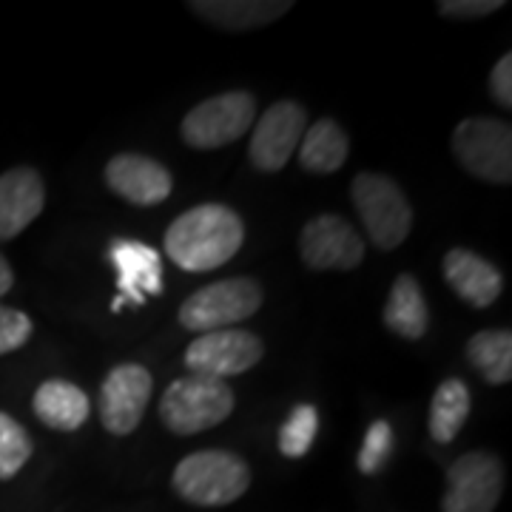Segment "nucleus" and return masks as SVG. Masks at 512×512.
Returning <instances> with one entry per match:
<instances>
[{"instance_id": "nucleus-1", "label": "nucleus", "mask_w": 512, "mask_h": 512, "mask_svg": "<svg viewBox=\"0 0 512 512\" xmlns=\"http://www.w3.org/2000/svg\"><path fill=\"white\" fill-rule=\"evenodd\" d=\"M245 242V222L234 208L205 202L168 225L165 254L188 274H205L239 254Z\"/></svg>"}, {"instance_id": "nucleus-2", "label": "nucleus", "mask_w": 512, "mask_h": 512, "mask_svg": "<svg viewBox=\"0 0 512 512\" xmlns=\"http://www.w3.org/2000/svg\"><path fill=\"white\" fill-rule=\"evenodd\" d=\"M171 487L194 507H228L248 493L251 467L231 450H200L174 467Z\"/></svg>"}, {"instance_id": "nucleus-3", "label": "nucleus", "mask_w": 512, "mask_h": 512, "mask_svg": "<svg viewBox=\"0 0 512 512\" xmlns=\"http://www.w3.org/2000/svg\"><path fill=\"white\" fill-rule=\"evenodd\" d=\"M237 396L228 382L205 376H180L165 387L160 399V421L174 436H197L217 427L234 413Z\"/></svg>"}, {"instance_id": "nucleus-4", "label": "nucleus", "mask_w": 512, "mask_h": 512, "mask_svg": "<svg viewBox=\"0 0 512 512\" xmlns=\"http://www.w3.org/2000/svg\"><path fill=\"white\" fill-rule=\"evenodd\" d=\"M350 200L359 220L365 222L367 239L379 251H393L410 237L413 208L396 180L384 174H373V171H362L350 183Z\"/></svg>"}, {"instance_id": "nucleus-5", "label": "nucleus", "mask_w": 512, "mask_h": 512, "mask_svg": "<svg viewBox=\"0 0 512 512\" xmlns=\"http://www.w3.org/2000/svg\"><path fill=\"white\" fill-rule=\"evenodd\" d=\"M262 299H265V291L256 279H248V276L222 279L191 293L180 305L177 319L185 330H194V333L234 328L262 308Z\"/></svg>"}, {"instance_id": "nucleus-6", "label": "nucleus", "mask_w": 512, "mask_h": 512, "mask_svg": "<svg viewBox=\"0 0 512 512\" xmlns=\"http://www.w3.org/2000/svg\"><path fill=\"white\" fill-rule=\"evenodd\" d=\"M453 154L473 177L490 185L512 183V128L495 117H467L453 131Z\"/></svg>"}, {"instance_id": "nucleus-7", "label": "nucleus", "mask_w": 512, "mask_h": 512, "mask_svg": "<svg viewBox=\"0 0 512 512\" xmlns=\"http://www.w3.org/2000/svg\"><path fill=\"white\" fill-rule=\"evenodd\" d=\"M256 117V100L248 92H225L197 103L183 117V143L197 151H214V148L237 143L245 137Z\"/></svg>"}, {"instance_id": "nucleus-8", "label": "nucleus", "mask_w": 512, "mask_h": 512, "mask_svg": "<svg viewBox=\"0 0 512 512\" xmlns=\"http://www.w3.org/2000/svg\"><path fill=\"white\" fill-rule=\"evenodd\" d=\"M262 356H265V345L256 333L225 328L200 333L185 350V367L191 370V376L228 382L231 376H242L259 365Z\"/></svg>"}, {"instance_id": "nucleus-9", "label": "nucleus", "mask_w": 512, "mask_h": 512, "mask_svg": "<svg viewBox=\"0 0 512 512\" xmlns=\"http://www.w3.org/2000/svg\"><path fill=\"white\" fill-rule=\"evenodd\" d=\"M504 493V464L484 450L458 456L447 467L441 512H495Z\"/></svg>"}, {"instance_id": "nucleus-10", "label": "nucleus", "mask_w": 512, "mask_h": 512, "mask_svg": "<svg viewBox=\"0 0 512 512\" xmlns=\"http://www.w3.org/2000/svg\"><path fill=\"white\" fill-rule=\"evenodd\" d=\"M299 254L311 271H353L365 262V239L345 217L319 214L305 222Z\"/></svg>"}, {"instance_id": "nucleus-11", "label": "nucleus", "mask_w": 512, "mask_h": 512, "mask_svg": "<svg viewBox=\"0 0 512 512\" xmlns=\"http://www.w3.org/2000/svg\"><path fill=\"white\" fill-rule=\"evenodd\" d=\"M154 393V376L143 365L123 362L111 367L100 387V421L111 436H131L146 416Z\"/></svg>"}, {"instance_id": "nucleus-12", "label": "nucleus", "mask_w": 512, "mask_h": 512, "mask_svg": "<svg viewBox=\"0 0 512 512\" xmlns=\"http://www.w3.org/2000/svg\"><path fill=\"white\" fill-rule=\"evenodd\" d=\"M305 128H308V111L302 109L296 100L274 103L254 123L251 146H248L251 163L265 174L282 171L285 165L291 163L293 151L299 148Z\"/></svg>"}, {"instance_id": "nucleus-13", "label": "nucleus", "mask_w": 512, "mask_h": 512, "mask_svg": "<svg viewBox=\"0 0 512 512\" xmlns=\"http://www.w3.org/2000/svg\"><path fill=\"white\" fill-rule=\"evenodd\" d=\"M109 259L120 288V296L111 302V311H123V302L143 305L146 299L163 293V259L157 248L140 239H114Z\"/></svg>"}, {"instance_id": "nucleus-14", "label": "nucleus", "mask_w": 512, "mask_h": 512, "mask_svg": "<svg viewBox=\"0 0 512 512\" xmlns=\"http://www.w3.org/2000/svg\"><path fill=\"white\" fill-rule=\"evenodd\" d=\"M103 174L111 191L137 208L160 205L174 191L171 171L163 163L151 160L146 154H134V151L114 154Z\"/></svg>"}, {"instance_id": "nucleus-15", "label": "nucleus", "mask_w": 512, "mask_h": 512, "mask_svg": "<svg viewBox=\"0 0 512 512\" xmlns=\"http://www.w3.org/2000/svg\"><path fill=\"white\" fill-rule=\"evenodd\" d=\"M46 208L43 177L29 165L0 174V242L20 237Z\"/></svg>"}, {"instance_id": "nucleus-16", "label": "nucleus", "mask_w": 512, "mask_h": 512, "mask_svg": "<svg viewBox=\"0 0 512 512\" xmlns=\"http://www.w3.org/2000/svg\"><path fill=\"white\" fill-rule=\"evenodd\" d=\"M441 271H444L450 291L456 293L461 302H467L470 308H478V311L490 308L504 291V274L490 259L478 256L476 251H467V248L447 251L444 262H441Z\"/></svg>"}, {"instance_id": "nucleus-17", "label": "nucleus", "mask_w": 512, "mask_h": 512, "mask_svg": "<svg viewBox=\"0 0 512 512\" xmlns=\"http://www.w3.org/2000/svg\"><path fill=\"white\" fill-rule=\"evenodd\" d=\"M188 9L225 32H251L285 18L293 3L291 0H191Z\"/></svg>"}, {"instance_id": "nucleus-18", "label": "nucleus", "mask_w": 512, "mask_h": 512, "mask_svg": "<svg viewBox=\"0 0 512 512\" xmlns=\"http://www.w3.org/2000/svg\"><path fill=\"white\" fill-rule=\"evenodd\" d=\"M35 416L57 433H74L89 419V396L66 379H49L35 390Z\"/></svg>"}, {"instance_id": "nucleus-19", "label": "nucleus", "mask_w": 512, "mask_h": 512, "mask_svg": "<svg viewBox=\"0 0 512 512\" xmlns=\"http://www.w3.org/2000/svg\"><path fill=\"white\" fill-rule=\"evenodd\" d=\"M387 330H393L396 336L416 342L430 328V308L427 299L421 293V285L410 274L396 276L390 296L384 302L382 313Z\"/></svg>"}, {"instance_id": "nucleus-20", "label": "nucleus", "mask_w": 512, "mask_h": 512, "mask_svg": "<svg viewBox=\"0 0 512 512\" xmlns=\"http://www.w3.org/2000/svg\"><path fill=\"white\" fill-rule=\"evenodd\" d=\"M350 140L336 120H319L299 140V165L311 174H333L348 163Z\"/></svg>"}, {"instance_id": "nucleus-21", "label": "nucleus", "mask_w": 512, "mask_h": 512, "mask_svg": "<svg viewBox=\"0 0 512 512\" xmlns=\"http://www.w3.org/2000/svg\"><path fill=\"white\" fill-rule=\"evenodd\" d=\"M470 407H473V396H470V387L461 382V379H444L436 387L433 399H430V436L439 444H450L461 433L464 421L470 416Z\"/></svg>"}, {"instance_id": "nucleus-22", "label": "nucleus", "mask_w": 512, "mask_h": 512, "mask_svg": "<svg viewBox=\"0 0 512 512\" xmlns=\"http://www.w3.org/2000/svg\"><path fill=\"white\" fill-rule=\"evenodd\" d=\"M467 362L476 367L487 384H507L512 379L510 330H478L467 342Z\"/></svg>"}, {"instance_id": "nucleus-23", "label": "nucleus", "mask_w": 512, "mask_h": 512, "mask_svg": "<svg viewBox=\"0 0 512 512\" xmlns=\"http://www.w3.org/2000/svg\"><path fill=\"white\" fill-rule=\"evenodd\" d=\"M32 436L18 419L0 413V481H12L32 458Z\"/></svg>"}, {"instance_id": "nucleus-24", "label": "nucleus", "mask_w": 512, "mask_h": 512, "mask_svg": "<svg viewBox=\"0 0 512 512\" xmlns=\"http://www.w3.org/2000/svg\"><path fill=\"white\" fill-rule=\"evenodd\" d=\"M319 433V413L313 404H296L279 430V453L285 458H302L311 453Z\"/></svg>"}, {"instance_id": "nucleus-25", "label": "nucleus", "mask_w": 512, "mask_h": 512, "mask_svg": "<svg viewBox=\"0 0 512 512\" xmlns=\"http://www.w3.org/2000/svg\"><path fill=\"white\" fill-rule=\"evenodd\" d=\"M393 453V427L390 421H373L370 430L365 433V441H362V450H359V458H356V467L359 473L365 476H376L384 467V461Z\"/></svg>"}, {"instance_id": "nucleus-26", "label": "nucleus", "mask_w": 512, "mask_h": 512, "mask_svg": "<svg viewBox=\"0 0 512 512\" xmlns=\"http://www.w3.org/2000/svg\"><path fill=\"white\" fill-rule=\"evenodd\" d=\"M32 319L18 308L0 305V356L15 353L32 339Z\"/></svg>"}, {"instance_id": "nucleus-27", "label": "nucleus", "mask_w": 512, "mask_h": 512, "mask_svg": "<svg viewBox=\"0 0 512 512\" xmlns=\"http://www.w3.org/2000/svg\"><path fill=\"white\" fill-rule=\"evenodd\" d=\"M441 18L453 20H478L504 9V0H439Z\"/></svg>"}, {"instance_id": "nucleus-28", "label": "nucleus", "mask_w": 512, "mask_h": 512, "mask_svg": "<svg viewBox=\"0 0 512 512\" xmlns=\"http://www.w3.org/2000/svg\"><path fill=\"white\" fill-rule=\"evenodd\" d=\"M490 94L501 109H512V55H504L493 66Z\"/></svg>"}, {"instance_id": "nucleus-29", "label": "nucleus", "mask_w": 512, "mask_h": 512, "mask_svg": "<svg viewBox=\"0 0 512 512\" xmlns=\"http://www.w3.org/2000/svg\"><path fill=\"white\" fill-rule=\"evenodd\" d=\"M12 285H15V274H12V265L6 262V256H0V296L12 291Z\"/></svg>"}]
</instances>
